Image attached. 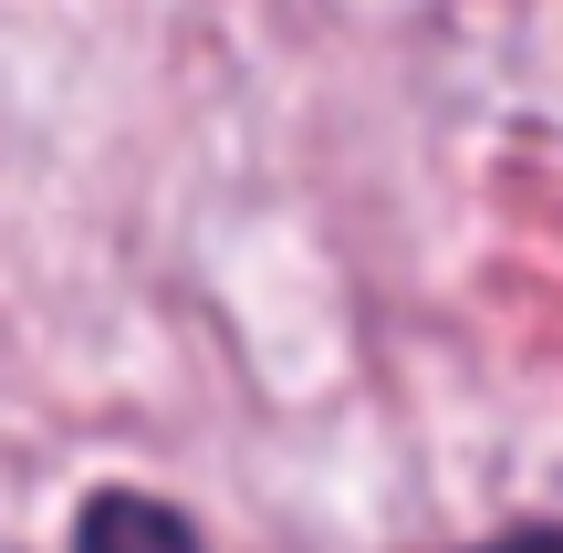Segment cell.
Instances as JSON below:
<instances>
[{
  "mask_svg": "<svg viewBox=\"0 0 563 553\" xmlns=\"http://www.w3.org/2000/svg\"><path fill=\"white\" fill-rule=\"evenodd\" d=\"M470 553H563V522H522V533H490V543H470Z\"/></svg>",
  "mask_w": 563,
  "mask_h": 553,
  "instance_id": "obj_2",
  "label": "cell"
},
{
  "mask_svg": "<svg viewBox=\"0 0 563 553\" xmlns=\"http://www.w3.org/2000/svg\"><path fill=\"white\" fill-rule=\"evenodd\" d=\"M74 553H209L199 522L167 512L157 491H95L74 512Z\"/></svg>",
  "mask_w": 563,
  "mask_h": 553,
  "instance_id": "obj_1",
  "label": "cell"
}]
</instances>
